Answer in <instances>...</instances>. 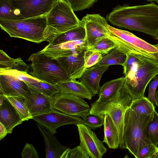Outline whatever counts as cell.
<instances>
[{
    "label": "cell",
    "instance_id": "cell-8",
    "mask_svg": "<svg viewBox=\"0 0 158 158\" xmlns=\"http://www.w3.org/2000/svg\"><path fill=\"white\" fill-rule=\"evenodd\" d=\"M28 60L31 62L30 73L40 80L56 85L71 80L57 59L39 51L31 54Z\"/></svg>",
    "mask_w": 158,
    "mask_h": 158
},
{
    "label": "cell",
    "instance_id": "cell-15",
    "mask_svg": "<svg viewBox=\"0 0 158 158\" xmlns=\"http://www.w3.org/2000/svg\"><path fill=\"white\" fill-rule=\"evenodd\" d=\"M86 50L77 51L69 56L57 59L71 80L81 78L86 69L85 66L84 60Z\"/></svg>",
    "mask_w": 158,
    "mask_h": 158
},
{
    "label": "cell",
    "instance_id": "cell-46",
    "mask_svg": "<svg viewBox=\"0 0 158 158\" xmlns=\"http://www.w3.org/2000/svg\"><path fill=\"white\" fill-rule=\"evenodd\" d=\"M156 2L158 4V0H156Z\"/></svg>",
    "mask_w": 158,
    "mask_h": 158
},
{
    "label": "cell",
    "instance_id": "cell-3",
    "mask_svg": "<svg viewBox=\"0 0 158 158\" xmlns=\"http://www.w3.org/2000/svg\"><path fill=\"white\" fill-rule=\"evenodd\" d=\"M153 113L150 115L141 114L135 111L130 107L125 112L124 144L125 149H127L136 158H137L138 152L141 148L152 144L146 136L145 130L147 124L153 118Z\"/></svg>",
    "mask_w": 158,
    "mask_h": 158
},
{
    "label": "cell",
    "instance_id": "cell-9",
    "mask_svg": "<svg viewBox=\"0 0 158 158\" xmlns=\"http://www.w3.org/2000/svg\"><path fill=\"white\" fill-rule=\"evenodd\" d=\"M54 109L69 115L84 118L90 108L84 98L59 92L52 97Z\"/></svg>",
    "mask_w": 158,
    "mask_h": 158
},
{
    "label": "cell",
    "instance_id": "cell-21",
    "mask_svg": "<svg viewBox=\"0 0 158 158\" xmlns=\"http://www.w3.org/2000/svg\"><path fill=\"white\" fill-rule=\"evenodd\" d=\"M38 128L42 134L45 143L46 158H60L67 147L61 144L53 134L39 123Z\"/></svg>",
    "mask_w": 158,
    "mask_h": 158
},
{
    "label": "cell",
    "instance_id": "cell-18",
    "mask_svg": "<svg viewBox=\"0 0 158 158\" xmlns=\"http://www.w3.org/2000/svg\"><path fill=\"white\" fill-rule=\"evenodd\" d=\"M0 70L9 73L18 78L23 80L33 89L48 96L52 97L59 92L56 85L40 80L27 73L16 70L3 69Z\"/></svg>",
    "mask_w": 158,
    "mask_h": 158
},
{
    "label": "cell",
    "instance_id": "cell-6",
    "mask_svg": "<svg viewBox=\"0 0 158 158\" xmlns=\"http://www.w3.org/2000/svg\"><path fill=\"white\" fill-rule=\"evenodd\" d=\"M46 17L48 43L57 35L76 28L81 23L71 5L64 0H56Z\"/></svg>",
    "mask_w": 158,
    "mask_h": 158
},
{
    "label": "cell",
    "instance_id": "cell-33",
    "mask_svg": "<svg viewBox=\"0 0 158 158\" xmlns=\"http://www.w3.org/2000/svg\"><path fill=\"white\" fill-rule=\"evenodd\" d=\"M82 119L84 124L91 129H95L100 128L103 125L104 115L89 113L86 114Z\"/></svg>",
    "mask_w": 158,
    "mask_h": 158
},
{
    "label": "cell",
    "instance_id": "cell-45",
    "mask_svg": "<svg viewBox=\"0 0 158 158\" xmlns=\"http://www.w3.org/2000/svg\"><path fill=\"white\" fill-rule=\"evenodd\" d=\"M147 0L148 2H156V0Z\"/></svg>",
    "mask_w": 158,
    "mask_h": 158
},
{
    "label": "cell",
    "instance_id": "cell-17",
    "mask_svg": "<svg viewBox=\"0 0 158 158\" xmlns=\"http://www.w3.org/2000/svg\"><path fill=\"white\" fill-rule=\"evenodd\" d=\"M29 87L30 92L24 98L27 106L32 117L51 112L53 109L52 97Z\"/></svg>",
    "mask_w": 158,
    "mask_h": 158
},
{
    "label": "cell",
    "instance_id": "cell-5",
    "mask_svg": "<svg viewBox=\"0 0 158 158\" xmlns=\"http://www.w3.org/2000/svg\"><path fill=\"white\" fill-rule=\"evenodd\" d=\"M46 15L19 20L0 19V27L11 37L40 44L47 41Z\"/></svg>",
    "mask_w": 158,
    "mask_h": 158
},
{
    "label": "cell",
    "instance_id": "cell-25",
    "mask_svg": "<svg viewBox=\"0 0 158 158\" xmlns=\"http://www.w3.org/2000/svg\"><path fill=\"white\" fill-rule=\"evenodd\" d=\"M81 21V23L79 27L57 35L49 44L56 45L69 41L86 39L85 25Z\"/></svg>",
    "mask_w": 158,
    "mask_h": 158
},
{
    "label": "cell",
    "instance_id": "cell-32",
    "mask_svg": "<svg viewBox=\"0 0 158 158\" xmlns=\"http://www.w3.org/2000/svg\"><path fill=\"white\" fill-rule=\"evenodd\" d=\"M116 47V44L110 39L107 37L101 39L92 46L88 47L87 49L98 52L103 56Z\"/></svg>",
    "mask_w": 158,
    "mask_h": 158
},
{
    "label": "cell",
    "instance_id": "cell-1",
    "mask_svg": "<svg viewBox=\"0 0 158 158\" xmlns=\"http://www.w3.org/2000/svg\"><path fill=\"white\" fill-rule=\"evenodd\" d=\"M106 19L113 25L142 32L158 40V5L153 2L132 6L118 5Z\"/></svg>",
    "mask_w": 158,
    "mask_h": 158
},
{
    "label": "cell",
    "instance_id": "cell-16",
    "mask_svg": "<svg viewBox=\"0 0 158 158\" xmlns=\"http://www.w3.org/2000/svg\"><path fill=\"white\" fill-rule=\"evenodd\" d=\"M88 46L86 39L69 41L56 45L49 44L39 52L51 58L69 56L75 52L86 49Z\"/></svg>",
    "mask_w": 158,
    "mask_h": 158
},
{
    "label": "cell",
    "instance_id": "cell-14",
    "mask_svg": "<svg viewBox=\"0 0 158 158\" xmlns=\"http://www.w3.org/2000/svg\"><path fill=\"white\" fill-rule=\"evenodd\" d=\"M0 95L25 97L30 92L29 86L22 80L0 70Z\"/></svg>",
    "mask_w": 158,
    "mask_h": 158
},
{
    "label": "cell",
    "instance_id": "cell-4",
    "mask_svg": "<svg viewBox=\"0 0 158 158\" xmlns=\"http://www.w3.org/2000/svg\"><path fill=\"white\" fill-rule=\"evenodd\" d=\"M107 37L116 44L117 48L127 55H135L158 62V44H151L128 31L116 28L109 25Z\"/></svg>",
    "mask_w": 158,
    "mask_h": 158
},
{
    "label": "cell",
    "instance_id": "cell-41",
    "mask_svg": "<svg viewBox=\"0 0 158 158\" xmlns=\"http://www.w3.org/2000/svg\"><path fill=\"white\" fill-rule=\"evenodd\" d=\"M8 134L7 130L4 125L0 122V139L4 138Z\"/></svg>",
    "mask_w": 158,
    "mask_h": 158
},
{
    "label": "cell",
    "instance_id": "cell-23",
    "mask_svg": "<svg viewBox=\"0 0 158 158\" xmlns=\"http://www.w3.org/2000/svg\"><path fill=\"white\" fill-rule=\"evenodd\" d=\"M104 137L103 141L109 148L116 149L119 148V140L117 129L110 117L104 115Z\"/></svg>",
    "mask_w": 158,
    "mask_h": 158
},
{
    "label": "cell",
    "instance_id": "cell-37",
    "mask_svg": "<svg viewBox=\"0 0 158 158\" xmlns=\"http://www.w3.org/2000/svg\"><path fill=\"white\" fill-rule=\"evenodd\" d=\"M149 84L148 94L147 98L152 104L157 106L155 95L156 90L158 85V76H155Z\"/></svg>",
    "mask_w": 158,
    "mask_h": 158
},
{
    "label": "cell",
    "instance_id": "cell-26",
    "mask_svg": "<svg viewBox=\"0 0 158 158\" xmlns=\"http://www.w3.org/2000/svg\"><path fill=\"white\" fill-rule=\"evenodd\" d=\"M0 69L16 70L28 73L30 66L19 57L13 59L10 57L2 50L0 51Z\"/></svg>",
    "mask_w": 158,
    "mask_h": 158
},
{
    "label": "cell",
    "instance_id": "cell-13",
    "mask_svg": "<svg viewBox=\"0 0 158 158\" xmlns=\"http://www.w3.org/2000/svg\"><path fill=\"white\" fill-rule=\"evenodd\" d=\"M56 0H12L15 6L19 10L25 19L46 15Z\"/></svg>",
    "mask_w": 158,
    "mask_h": 158
},
{
    "label": "cell",
    "instance_id": "cell-24",
    "mask_svg": "<svg viewBox=\"0 0 158 158\" xmlns=\"http://www.w3.org/2000/svg\"><path fill=\"white\" fill-rule=\"evenodd\" d=\"M125 79V77H121L105 83L101 87L98 94L99 98L96 101L102 102L112 98L123 84Z\"/></svg>",
    "mask_w": 158,
    "mask_h": 158
},
{
    "label": "cell",
    "instance_id": "cell-22",
    "mask_svg": "<svg viewBox=\"0 0 158 158\" xmlns=\"http://www.w3.org/2000/svg\"><path fill=\"white\" fill-rule=\"evenodd\" d=\"M56 85L61 92L71 94L89 100L92 99L93 96L88 89L76 80L60 82Z\"/></svg>",
    "mask_w": 158,
    "mask_h": 158
},
{
    "label": "cell",
    "instance_id": "cell-44",
    "mask_svg": "<svg viewBox=\"0 0 158 158\" xmlns=\"http://www.w3.org/2000/svg\"><path fill=\"white\" fill-rule=\"evenodd\" d=\"M155 97L158 107V90L156 91Z\"/></svg>",
    "mask_w": 158,
    "mask_h": 158
},
{
    "label": "cell",
    "instance_id": "cell-36",
    "mask_svg": "<svg viewBox=\"0 0 158 158\" xmlns=\"http://www.w3.org/2000/svg\"><path fill=\"white\" fill-rule=\"evenodd\" d=\"M71 5L74 11L82 10L92 7L98 0H64Z\"/></svg>",
    "mask_w": 158,
    "mask_h": 158
},
{
    "label": "cell",
    "instance_id": "cell-34",
    "mask_svg": "<svg viewBox=\"0 0 158 158\" xmlns=\"http://www.w3.org/2000/svg\"><path fill=\"white\" fill-rule=\"evenodd\" d=\"M103 55L100 53L88 50L85 52V66L87 69L93 66L100 61Z\"/></svg>",
    "mask_w": 158,
    "mask_h": 158
},
{
    "label": "cell",
    "instance_id": "cell-31",
    "mask_svg": "<svg viewBox=\"0 0 158 158\" xmlns=\"http://www.w3.org/2000/svg\"><path fill=\"white\" fill-rule=\"evenodd\" d=\"M147 138L152 144L158 147V114L155 110L152 119L147 124L145 130Z\"/></svg>",
    "mask_w": 158,
    "mask_h": 158
},
{
    "label": "cell",
    "instance_id": "cell-28",
    "mask_svg": "<svg viewBox=\"0 0 158 158\" xmlns=\"http://www.w3.org/2000/svg\"><path fill=\"white\" fill-rule=\"evenodd\" d=\"M127 58V54L115 48L103 56L102 59L97 64L108 66L119 64L123 66Z\"/></svg>",
    "mask_w": 158,
    "mask_h": 158
},
{
    "label": "cell",
    "instance_id": "cell-12",
    "mask_svg": "<svg viewBox=\"0 0 158 158\" xmlns=\"http://www.w3.org/2000/svg\"><path fill=\"white\" fill-rule=\"evenodd\" d=\"M82 147L89 157L101 158L107 151L103 141H100L89 127L83 123L76 125Z\"/></svg>",
    "mask_w": 158,
    "mask_h": 158
},
{
    "label": "cell",
    "instance_id": "cell-38",
    "mask_svg": "<svg viewBox=\"0 0 158 158\" xmlns=\"http://www.w3.org/2000/svg\"><path fill=\"white\" fill-rule=\"evenodd\" d=\"M157 148L152 144L145 145L139 150L137 158H151Z\"/></svg>",
    "mask_w": 158,
    "mask_h": 158
},
{
    "label": "cell",
    "instance_id": "cell-40",
    "mask_svg": "<svg viewBox=\"0 0 158 158\" xmlns=\"http://www.w3.org/2000/svg\"><path fill=\"white\" fill-rule=\"evenodd\" d=\"M127 55V59L123 66V73L125 76L127 74L134 64L141 59L132 54H128Z\"/></svg>",
    "mask_w": 158,
    "mask_h": 158
},
{
    "label": "cell",
    "instance_id": "cell-29",
    "mask_svg": "<svg viewBox=\"0 0 158 158\" xmlns=\"http://www.w3.org/2000/svg\"><path fill=\"white\" fill-rule=\"evenodd\" d=\"M5 97L19 113L23 121L33 118L27 106L24 97Z\"/></svg>",
    "mask_w": 158,
    "mask_h": 158
},
{
    "label": "cell",
    "instance_id": "cell-19",
    "mask_svg": "<svg viewBox=\"0 0 158 158\" xmlns=\"http://www.w3.org/2000/svg\"><path fill=\"white\" fill-rule=\"evenodd\" d=\"M108 67L96 64L87 68L81 77V82L90 90L93 95L99 94L101 87L99 85L101 78Z\"/></svg>",
    "mask_w": 158,
    "mask_h": 158
},
{
    "label": "cell",
    "instance_id": "cell-43",
    "mask_svg": "<svg viewBox=\"0 0 158 158\" xmlns=\"http://www.w3.org/2000/svg\"><path fill=\"white\" fill-rule=\"evenodd\" d=\"M5 98V96L4 95H0V105H1Z\"/></svg>",
    "mask_w": 158,
    "mask_h": 158
},
{
    "label": "cell",
    "instance_id": "cell-47",
    "mask_svg": "<svg viewBox=\"0 0 158 158\" xmlns=\"http://www.w3.org/2000/svg\"></svg>",
    "mask_w": 158,
    "mask_h": 158
},
{
    "label": "cell",
    "instance_id": "cell-42",
    "mask_svg": "<svg viewBox=\"0 0 158 158\" xmlns=\"http://www.w3.org/2000/svg\"><path fill=\"white\" fill-rule=\"evenodd\" d=\"M158 158V146L155 152L152 156L151 158Z\"/></svg>",
    "mask_w": 158,
    "mask_h": 158
},
{
    "label": "cell",
    "instance_id": "cell-2",
    "mask_svg": "<svg viewBox=\"0 0 158 158\" xmlns=\"http://www.w3.org/2000/svg\"><path fill=\"white\" fill-rule=\"evenodd\" d=\"M133 100L126 87L124 81L119 90L111 99L102 102L95 101L91 105L90 113L104 115L107 114L112 119L118 130L119 148L121 149H125L123 140L124 115Z\"/></svg>",
    "mask_w": 158,
    "mask_h": 158
},
{
    "label": "cell",
    "instance_id": "cell-20",
    "mask_svg": "<svg viewBox=\"0 0 158 158\" xmlns=\"http://www.w3.org/2000/svg\"><path fill=\"white\" fill-rule=\"evenodd\" d=\"M23 122L19 113L5 97L0 105V122L6 127L8 134H11L13 128Z\"/></svg>",
    "mask_w": 158,
    "mask_h": 158
},
{
    "label": "cell",
    "instance_id": "cell-10",
    "mask_svg": "<svg viewBox=\"0 0 158 158\" xmlns=\"http://www.w3.org/2000/svg\"><path fill=\"white\" fill-rule=\"evenodd\" d=\"M84 24L88 47L107 37L108 25L106 19L99 14H87L81 20Z\"/></svg>",
    "mask_w": 158,
    "mask_h": 158
},
{
    "label": "cell",
    "instance_id": "cell-30",
    "mask_svg": "<svg viewBox=\"0 0 158 158\" xmlns=\"http://www.w3.org/2000/svg\"><path fill=\"white\" fill-rule=\"evenodd\" d=\"M130 107L136 112L146 115L151 114L155 110L154 105L145 97L133 100Z\"/></svg>",
    "mask_w": 158,
    "mask_h": 158
},
{
    "label": "cell",
    "instance_id": "cell-11",
    "mask_svg": "<svg viewBox=\"0 0 158 158\" xmlns=\"http://www.w3.org/2000/svg\"><path fill=\"white\" fill-rule=\"evenodd\" d=\"M32 119L53 135L57 133L56 129L61 126L84 124L80 117L69 115L54 109L49 113L34 116Z\"/></svg>",
    "mask_w": 158,
    "mask_h": 158
},
{
    "label": "cell",
    "instance_id": "cell-27",
    "mask_svg": "<svg viewBox=\"0 0 158 158\" xmlns=\"http://www.w3.org/2000/svg\"><path fill=\"white\" fill-rule=\"evenodd\" d=\"M0 19L15 20L25 19L12 0H0Z\"/></svg>",
    "mask_w": 158,
    "mask_h": 158
},
{
    "label": "cell",
    "instance_id": "cell-35",
    "mask_svg": "<svg viewBox=\"0 0 158 158\" xmlns=\"http://www.w3.org/2000/svg\"><path fill=\"white\" fill-rule=\"evenodd\" d=\"M89 157L82 147L79 145L71 149L67 148L60 158H89Z\"/></svg>",
    "mask_w": 158,
    "mask_h": 158
},
{
    "label": "cell",
    "instance_id": "cell-39",
    "mask_svg": "<svg viewBox=\"0 0 158 158\" xmlns=\"http://www.w3.org/2000/svg\"><path fill=\"white\" fill-rule=\"evenodd\" d=\"M22 158H39L38 152L34 147L31 144L27 143L21 152Z\"/></svg>",
    "mask_w": 158,
    "mask_h": 158
},
{
    "label": "cell",
    "instance_id": "cell-7",
    "mask_svg": "<svg viewBox=\"0 0 158 158\" xmlns=\"http://www.w3.org/2000/svg\"><path fill=\"white\" fill-rule=\"evenodd\" d=\"M157 75V61L141 58L134 64L125 77L126 87L133 100L145 97L147 85Z\"/></svg>",
    "mask_w": 158,
    "mask_h": 158
}]
</instances>
